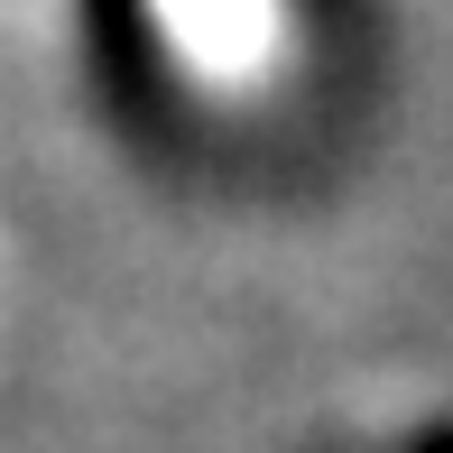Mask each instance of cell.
<instances>
[{
	"label": "cell",
	"mask_w": 453,
	"mask_h": 453,
	"mask_svg": "<svg viewBox=\"0 0 453 453\" xmlns=\"http://www.w3.org/2000/svg\"><path fill=\"white\" fill-rule=\"evenodd\" d=\"M84 56L120 130L157 139L176 120V84H167V47H157L149 0H84Z\"/></svg>",
	"instance_id": "obj_1"
},
{
	"label": "cell",
	"mask_w": 453,
	"mask_h": 453,
	"mask_svg": "<svg viewBox=\"0 0 453 453\" xmlns=\"http://www.w3.org/2000/svg\"><path fill=\"white\" fill-rule=\"evenodd\" d=\"M407 453H453V417H444V426H417V435H407Z\"/></svg>",
	"instance_id": "obj_2"
}]
</instances>
